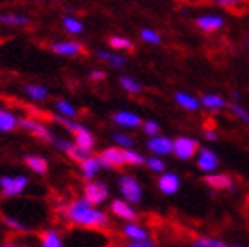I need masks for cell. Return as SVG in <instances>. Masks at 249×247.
Here are the masks:
<instances>
[{"label": "cell", "instance_id": "25", "mask_svg": "<svg viewBox=\"0 0 249 247\" xmlns=\"http://www.w3.org/2000/svg\"><path fill=\"white\" fill-rule=\"evenodd\" d=\"M200 105L203 106V108L211 109V111H219V109L226 108L228 103L217 94H205V95H201Z\"/></svg>", "mask_w": 249, "mask_h": 247}, {"label": "cell", "instance_id": "11", "mask_svg": "<svg viewBox=\"0 0 249 247\" xmlns=\"http://www.w3.org/2000/svg\"><path fill=\"white\" fill-rule=\"evenodd\" d=\"M72 143H74L78 148H82L83 152L92 154V150L96 147V138H94V134L90 133V129H87L82 124V125L72 133Z\"/></svg>", "mask_w": 249, "mask_h": 247}, {"label": "cell", "instance_id": "33", "mask_svg": "<svg viewBox=\"0 0 249 247\" xmlns=\"http://www.w3.org/2000/svg\"><path fill=\"white\" fill-rule=\"evenodd\" d=\"M111 140L115 143V147L122 148V150H131L134 147V140L125 133H115L111 136Z\"/></svg>", "mask_w": 249, "mask_h": 247}, {"label": "cell", "instance_id": "19", "mask_svg": "<svg viewBox=\"0 0 249 247\" xmlns=\"http://www.w3.org/2000/svg\"><path fill=\"white\" fill-rule=\"evenodd\" d=\"M96 57L99 58L101 62H105V64H108V66H111V67H117V69L125 67V64H127L124 55H120V53H117V52H108V50H97Z\"/></svg>", "mask_w": 249, "mask_h": 247}, {"label": "cell", "instance_id": "24", "mask_svg": "<svg viewBox=\"0 0 249 247\" xmlns=\"http://www.w3.org/2000/svg\"><path fill=\"white\" fill-rule=\"evenodd\" d=\"M23 92L27 94V97H30L32 101H46L50 97V90L44 85L39 83H27L23 87Z\"/></svg>", "mask_w": 249, "mask_h": 247}, {"label": "cell", "instance_id": "30", "mask_svg": "<svg viewBox=\"0 0 249 247\" xmlns=\"http://www.w3.org/2000/svg\"><path fill=\"white\" fill-rule=\"evenodd\" d=\"M191 247H228L225 240L217 237H196L191 242Z\"/></svg>", "mask_w": 249, "mask_h": 247}, {"label": "cell", "instance_id": "37", "mask_svg": "<svg viewBox=\"0 0 249 247\" xmlns=\"http://www.w3.org/2000/svg\"><path fill=\"white\" fill-rule=\"evenodd\" d=\"M140 39L147 44H159L161 43V35H159V32H156V30H152V29H142L140 30Z\"/></svg>", "mask_w": 249, "mask_h": 247}, {"label": "cell", "instance_id": "42", "mask_svg": "<svg viewBox=\"0 0 249 247\" xmlns=\"http://www.w3.org/2000/svg\"><path fill=\"white\" fill-rule=\"evenodd\" d=\"M125 247H156V242L152 238H149V240H143V242H131L129 246Z\"/></svg>", "mask_w": 249, "mask_h": 247}, {"label": "cell", "instance_id": "28", "mask_svg": "<svg viewBox=\"0 0 249 247\" xmlns=\"http://www.w3.org/2000/svg\"><path fill=\"white\" fill-rule=\"evenodd\" d=\"M108 44L113 52H133L134 50V43L131 39L122 37V35H111L108 39Z\"/></svg>", "mask_w": 249, "mask_h": 247}, {"label": "cell", "instance_id": "46", "mask_svg": "<svg viewBox=\"0 0 249 247\" xmlns=\"http://www.w3.org/2000/svg\"><path fill=\"white\" fill-rule=\"evenodd\" d=\"M231 247H242V246H239V244H237V246H231Z\"/></svg>", "mask_w": 249, "mask_h": 247}, {"label": "cell", "instance_id": "27", "mask_svg": "<svg viewBox=\"0 0 249 247\" xmlns=\"http://www.w3.org/2000/svg\"><path fill=\"white\" fill-rule=\"evenodd\" d=\"M55 109H57L58 117H62V119L74 120V117L78 115L74 105H72V103H69L67 99H57V101H55Z\"/></svg>", "mask_w": 249, "mask_h": 247}, {"label": "cell", "instance_id": "22", "mask_svg": "<svg viewBox=\"0 0 249 247\" xmlns=\"http://www.w3.org/2000/svg\"><path fill=\"white\" fill-rule=\"evenodd\" d=\"M25 164L29 168L30 171L34 173H37V175H44L46 171H48V161L44 159L43 156H37V154H29V156H25Z\"/></svg>", "mask_w": 249, "mask_h": 247}, {"label": "cell", "instance_id": "3", "mask_svg": "<svg viewBox=\"0 0 249 247\" xmlns=\"http://www.w3.org/2000/svg\"><path fill=\"white\" fill-rule=\"evenodd\" d=\"M119 191H120V194H122V200H125L131 205L140 203L142 198H143V189H142V185H140V182L131 175L120 176Z\"/></svg>", "mask_w": 249, "mask_h": 247}, {"label": "cell", "instance_id": "29", "mask_svg": "<svg viewBox=\"0 0 249 247\" xmlns=\"http://www.w3.org/2000/svg\"><path fill=\"white\" fill-rule=\"evenodd\" d=\"M62 25H64V29H66L67 34H71V35H78V34L83 30V23H82V19H78L76 16H72V15H66L62 18Z\"/></svg>", "mask_w": 249, "mask_h": 247}, {"label": "cell", "instance_id": "17", "mask_svg": "<svg viewBox=\"0 0 249 247\" xmlns=\"http://www.w3.org/2000/svg\"><path fill=\"white\" fill-rule=\"evenodd\" d=\"M122 233H124L125 238H129L131 242H143V240H149L150 233L149 229L142 226L138 223H125L124 228H122Z\"/></svg>", "mask_w": 249, "mask_h": 247}, {"label": "cell", "instance_id": "1", "mask_svg": "<svg viewBox=\"0 0 249 247\" xmlns=\"http://www.w3.org/2000/svg\"><path fill=\"white\" fill-rule=\"evenodd\" d=\"M62 215L71 224L83 229H106L110 228V217L99 207H92L83 198H76L66 203Z\"/></svg>", "mask_w": 249, "mask_h": 247}, {"label": "cell", "instance_id": "35", "mask_svg": "<svg viewBox=\"0 0 249 247\" xmlns=\"http://www.w3.org/2000/svg\"><path fill=\"white\" fill-rule=\"evenodd\" d=\"M226 108L230 109L231 113H233L235 117L240 120V122H244L246 125H249V111H248V109H244L240 105H237V103H228V105H226Z\"/></svg>", "mask_w": 249, "mask_h": 247}, {"label": "cell", "instance_id": "44", "mask_svg": "<svg viewBox=\"0 0 249 247\" xmlns=\"http://www.w3.org/2000/svg\"><path fill=\"white\" fill-rule=\"evenodd\" d=\"M217 4H219V5H226V7H231V5H235L237 2H235V0H219Z\"/></svg>", "mask_w": 249, "mask_h": 247}, {"label": "cell", "instance_id": "15", "mask_svg": "<svg viewBox=\"0 0 249 247\" xmlns=\"http://www.w3.org/2000/svg\"><path fill=\"white\" fill-rule=\"evenodd\" d=\"M196 25H198V29L203 30V32L212 34L225 27V18L219 15H203L196 18Z\"/></svg>", "mask_w": 249, "mask_h": 247}, {"label": "cell", "instance_id": "34", "mask_svg": "<svg viewBox=\"0 0 249 247\" xmlns=\"http://www.w3.org/2000/svg\"><path fill=\"white\" fill-rule=\"evenodd\" d=\"M147 168H149L150 171H154V173H166V162L161 159V157H156V156H152V157H147Z\"/></svg>", "mask_w": 249, "mask_h": 247}, {"label": "cell", "instance_id": "10", "mask_svg": "<svg viewBox=\"0 0 249 247\" xmlns=\"http://www.w3.org/2000/svg\"><path fill=\"white\" fill-rule=\"evenodd\" d=\"M110 214L115 215L117 219H122L125 223H133L136 219V210L131 203H127L125 200L119 198V200H113L110 203Z\"/></svg>", "mask_w": 249, "mask_h": 247}, {"label": "cell", "instance_id": "4", "mask_svg": "<svg viewBox=\"0 0 249 247\" xmlns=\"http://www.w3.org/2000/svg\"><path fill=\"white\" fill-rule=\"evenodd\" d=\"M29 178L25 175H5L0 176V193L4 198H16L27 189Z\"/></svg>", "mask_w": 249, "mask_h": 247}, {"label": "cell", "instance_id": "20", "mask_svg": "<svg viewBox=\"0 0 249 247\" xmlns=\"http://www.w3.org/2000/svg\"><path fill=\"white\" fill-rule=\"evenodd\" d=\"M19 119L13 111L0 108V133H13L18 129Z\"/></svg>", "mask_w": 249, "mask_h": 247}, {"label": "cell", "instance_id": "2", "mask_svg": "<svg viewBox=\"0 0 249 247\" xmlns=\"http://www.w3.org/2000/svg\"><path fill=\"white\" fill-rule=\"evenodd\" d=\"M83 200L87 201L92 207H99L101 203H105L108 198H110V189L105 182L101 180H92L87 182L85 187H83Z\"/></svg>", "mask_w": 249, "mask_h": 247}, {"label": "cell", "instance_id": "40", "mask_svg": "<svg viewBox=\"0 0 249 247\" xmlns=\"http://www.w3.org/2000/svg\"><path fill=\"white\" fill-rule=\"evenodd\" d=\"M53 145L60 150V152H64L66 154L67 150H69V147L72 145V141H67V140H64V138H55V141H53Z\"/></svg>", "mask_w": 249, "mask_h": 247}, {"label": "cell", "instance_id": "16", "mask_svg": "<svg viewBox=\"0 0 249 247\" xmlns=\"http://www.w3.org/2000/svg\"><path fill=\"white\" fill-rule=\"evenodd\" d=\"M113 122L117 124V125H120V127L124 129H136L142 125V117H140L138 113H134V111H117V113H113Z\"/></svg>", "mask_w": 249, "mask_h": 247}, {"label": "cell", "instance_id": "21", "mask_svg": "<svg viewBox=\"0 0 249 247\" xmlns=\"http://www.w3.org/2000/svg\"><path fill=\"white\" fill-rule=\"evenodd\" d=\"M39 242H41V247H66L62 235L53 228L44 229L39 237Z\"/></svg>", "mask_w": 249, "mask_h": 247}, {"label": "cell", "instance_id": "9", "mask_svg": "<svg viewBox=\"0 0 249 247\" xmlns=\"http://www.w3.org/2000/svg\"><path fill=\"white\" fill-rule=\"evenodd\" d=\"M147 148H149L156 157L170 156V154H173V140L164 136V134H158V136H154V138H149Z\"/></svg>", "mask_w": 249, "mask_h": 247}, {"label": "cell", "instance_id": "7", "mask_svg": "<svg viewBox=\"0 0 249 247\" xmlns=\"http://www.w3.org/2000/svg\"><path fill=\"white\" fill-rule=\"evenodd\" d=\"M97 159H99L101 168H106V170H119V168L125 166L124 150L119 147L103 148V150L97 154Z\"/></svg>", "mask_w": 249, "mask_h": 247}, {"label": "cell", "instance_id": "45", "mask_svg": "<svg viewBox=\"0 0 249 247\" xmlns=\"http://www.w3.org/2000/svg\"><path fill=\"white\" fill-rule=\"evenodd\" d=\"M0 247H23V246H19V244H16V242H5Z\"/></svg>", "mask_w": 249, "mask_h": 247}, {"label": "cell", "instance_id": "14", "mask_svg": "<svg viewBox=\"0 0 249 247\" xmlns=\"http://www.w3.org/2000/svg\"><path fill=\"white\" fill-rule=\"evenodd\" d=\"M203 182L216 191H231L235 185L233 178L230 175H226V173H209V175L203 176Z\"/></svg>", "mask_w": 249, "mask_h": 247}, {"label": "cell", "instance_id": "26", "mask_svg": "<svg viewBox=\"0 0 249 247\" xmlns=\"http://www.w3.org/2000/svg\"><path fill=\"white\" fill-rule=\"evenodd\" d=\"M0 23L7 25V27H27L30 25V18L23 15H16V13H2Z\"/></svg>", "mask_w": 249, "mask_h": 247}, {"label": "cell", "instance_id": "39", "mask_svg": "<svg viewBox=\"0 0 249 247\" xmlns=\"http://www.w3.org/2000/svg\"><path fill=\"white\" fill-rule=\"evenodd\" d=\"M4 223H5V226H7V228H11L13 231H25V229H27V226H25V224L21 223L18 217H11V215H5Z\"/></svg>", "mask_w": 249, "mask_h": 247}, {"label": "cell", "instance_id": "38", "mask_svg": "<svg viewBox=\"0 0 249 247\" xmlns=\"http://www.w3.org/2000/svg\"><path fill=\"white\" fill-rule=\"evenodd\" d=\"M142 131H143L149 138H154V136H158L161 127H159V124L156 120H143L142 122Z\"/></svg>", "mask_w": 249, "mask_h": 247}, {"label": "cell", "instance_id": "18", "mask_svg": "<svg viewBox=\"0 0 249 247\" xmlns=\"http://www.w3.org/2000/svg\"><path fill=\"white\" fill-rule=\"evenodd\" d=\"M99 170H101V164H99L97 156L87 157L85 161L80 162V173H82L83 180H87V182L96 180V175L99 173Z\"/></svg>", "mask_w": 249, "mask_h": 247}, {"label": "cell", "instance_id": "31", "mask_svg": "<svg viewBox=\"0 0 249 247\" xmlns=\"http://www.w3.org/2000/svg\"><path fill=\"white\" fill-rule=\"evenodd\" d=\"M119 83L127 94H140V92L143 90V85L134 80L133 76H120Z\"/></svg>", "mask_w": 249, "mask_h": 247}, {"label": "cell", "instance_id": "41", "mask_svg": "<svg viewBox=\"0 0 249 247\" xmlns=\"http://www.w3.org/2000/svg\"><path fill=\"white\" fill-rule=\"evenodd\" d=\"M89 78H90L92 81H103L106 78V72L101 71V69H94V71H90Z\"/></svg>", "mask_w": 249, "mask_h": 247}, {"label": "cell", "instance_id": "23", "mask_svg": "<svg viewBox=\"0 0 249 247\" xmlns=\"http://www.w3.org/2000/svg\"><path fill=\"white\" fill-rule=\"evenodd\" d=\"M173 99L177 103L178 106L186 111H198L200 109V99H196L195 95L191 94H186V92H177V94L173 95Z\"/></svg>", "mask_w": 249, "mask_h": 247}, {"label": "cell", "instance_id": "5", "mask_svg": "<svg viewBox=\"0 0 249 247\" xmlns=\"http://www.w3.org/2000/svg\"><path fill=\"white\" fill-rule=\"evenodd\" d=\"M18 127H21L23 131H27V133H30L34 136V138H37L39 141H44V143H52L55 141V134H53V131L50 127H46L43 122H39V120L36 119H19V124Z\"/></svg>", "mask_w": 249, "mask_h": 247}, {"label": "cell", "instance_id": "43", "mask_svg": "<svg viewBox=\"0 0 249 247\" xmlns=\"http://www.w3.org/2000/svg\"><path fill=\"white\" fill-rule=\"evenodd\" d=\"M203 136H205L209 141H217V140H219V136H217V133L214 129H207L205 133H203Z\"/></svg>", "mask_w": 249, "mask_h": 247}, {"label": "cell", "instance_id": "36", "mask_svg": "<svg viewBox=\"0 0 249 247\" xmlns=\"http://www.w3.org/2000/svg\"><path fill=\"white\" fill-rule=\"evenodd\" d=\"M66 156L69 157V159H72V161L74 162H78V164H80V162H83L87 159V157H90L92 154H89V152H83L82 148H78L76 145H74V143H72L71 147H69V150H67L66 152Z\"/></svg>", "mask_w": 249, "mask_h": 247}, {"label": "cell", "instance_id": "8", "mask_svg": "<svg viewBox=\"0 0 249 247\" xmlns=\"http://www.w3.org/2000/svg\"><path fill=\"white\" fill-rule=\"evenodd\" d=\"M221 159L212 148H200V152L196 156V166L203 173H216L219 168Z\"/></svg>", "mask_w": 249, "mask_h": 247}, {"label": "cell", "instance_id": "32", "mask_svg": "<svg viewBox=\"0 0 249 247\" xmlns=\"http://www.w3.org/2000/svg\"><path fill=\"white\" fill-rule=\"evenodd\" d=\"M124 159H125V164H129V166H143L145 162H147V157H143L140 152H136L134 148L124 150Z\"/></svg>", "mask_w": 249, "mask_h": 247}, {"label": "cell", "instance_id": "13", "mask_svg": "<svg viewBox=\"0 0 249 247\" xmlns=\"http://www.w3.org/2000/svg\"><path fill=\"white\" fill-rule=\"evenodd\" d=\"M158 187L159 191L166 196L177 194L178 189H180V178H178L177 173H172V171H166L158 178Z\"/></svg>", "mask_w": 249, "mask_h": 247}, {"label": "cell", "instance_id": "12", "mask_svg": "<svg viewBox=\"0 0 249 247\" xmlns=\"http://www.w3.org/2000/svg\"><path fill=\"white\" fill-rule=\"evenodd\" d=\"M52 52L57 53V55H62V57H76L83 52V44L74 41V39H67V41H57L53 43Z\"/></svg>", "mask_w": 249, "mask_h": 247}, {"label": "cell", "instance_id": "6", "mask_svg": "<svg viewBox=\"0 0 249 247\" xmlns=\"http://www.w3.org/2000/svg\"><path fill=\"white\" fill-rule=\"evenodd\" d=\"M200 152V143L198 140L189 138V136H178L173 140V156L180 161H189L196 157Z\"/></svg>", "mask_w": 249, "mask_h": 247}]
</instances>
